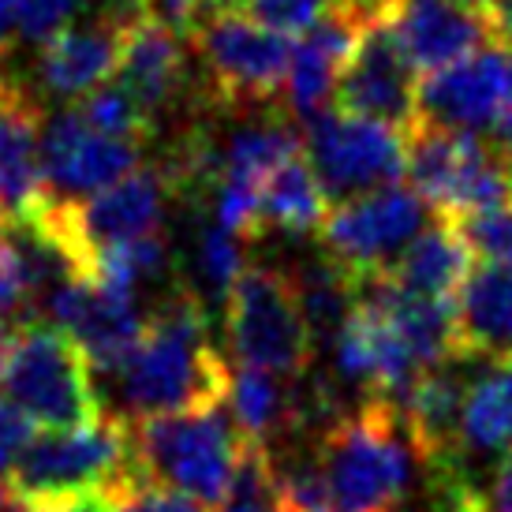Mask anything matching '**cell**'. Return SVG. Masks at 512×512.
<instances>
[{"label": "cell", "mask_w": 512, "mask_h": 512, "mask_svg": "<svg viewBox=\"0 0 512 512\" xmlns=\"http://www.w3.org/2000/svg\"><path fill=\"white\" fill-rule=\"evenodd\" d=\"M232 370L210 341V311L199 292L180 288L154 307L146 337L120 370L124 412L143 419L221 408Z\"/></svg>", "instance_id": "6da1fadb"}, {"label": "cell", "mask_w": 512, "mask_h": 512, "mask_svg": "<svg viewBox=\"0 0 512 512\" xmlns=\"http://www.w3.org/2000/svg\"><path fill=\"white\" fill-rule=\"evenodd\" d=\"M318 464L337 512H397L412 486L419 453L397 408L363 400L356 412L322 430Z\"/></svg>", "instance_id": "7a4b0ae2"}, {"label": "cell", "mask_w": 512, "mask_h": 512, "mask_svg": "<svg viewBox=\"0 0 512 512\" xmlns=\"http://www.w3.org/2000/svg\"><path fill=\"white\" fill-rule=\"evenodd\" d=\"M131 445L150 483L195 498L206 509L225 501L247 453V438L221 408L143 419L131 427Z\"/></svg>", "instance_id": "3957f363"}, {"label": "cell", "mask_w": 512, "mask_h": 512, "mask_svg": "<svg viewBox=\"0 0 512 512\" xmlns=\"http://www.w3.org/2000/svg\"><path fill=\"white\" fill-rule=\"evenodd\" d=\"M0 393L15 412L49 430H83L105 415L86 352L49 322L15 329L0 367Z\"/></svg>", "instance_id": "277c9868"}, {"label": "cell", "mask_w": 512, "mask_h": 512, "mask_svg": "<svg viewBox=\"0 0 512 512\" xmlns=\"http://www.w3.org/2000/svg\"><path fill=\"white\" fill-rule=\"evenodd\" d=\"M404 172L415 195L449 221L512 206V161L479 135L419 124L408 135Z\"/></svg>", "instance_id": "5b68a950"}, {"label": "cell", "mask_w": 512, "mask_h": 512, "mask_svg": "<svg viewBox=\"0 0 512 512\" xmlns=\"http://www.w3.org/2000/svg\"><path fill=\"white\" fill-rule=\"evenodd\" d=\"M135 468L131 427L124 419L101 415L83 430H53L34 438L15 460L12 490L27 505L75 498V494H109Z\"/></svg>", "instance_id": "8992f818"}, {"label": "cell", "mask_w": 512, "mask_h": 512, "mask_svg": "<svg viewBox=\"0 0 512 512\" xmlns=\"http://www.w3.org/2000/svg\"><path fill=\"white\" fill-rule=\"evenodd\" d=\"M228 348L240 367H258L303 378L314 359V341L303 307H299L296 277L281 266H247L232 296L225 299Z\"/></svg>", "instance_id": "52a82bcc"}, {"label": "cell", "mask_w": 512, "mask_h": 512, "mask_svg": "<svg viewBox=\"0 0 512 512\" xmlns=\"http://www.w3.org/2000/svg\"><path fill=\"white\" fill-rule=\"evenodd\" d=\"M434 217L438 214L408 184L382 187L374 195L329 210L326 225L318 232L322 255L344 266L356 281L385 277Z\"/></svg>", "instance_id": "ba28073f"}, {"label": "cell", "mask_w": 512, "mask_h": 512, "mask_svg": "<svg viewBox=\"0 0 512 512\" xmlns=\"http://www.w3.org/2000/svg\"><path fill=\"white\" fill-rule=\"evenodd\" d=\"M206 68V86L225 109H262L270 105L292 68V38L262 27L243 12L214 15L195 38Z\"/></svg>", "instance_id": "9c48e42d"}, {"label": "cell", "mask_w": 512, "mask_h": 512, "mask_svg": "<svg viewBox=\"0 0 512 512\" xmlns=\"http://www.w3.org/2000/svg\"><path fill=\"white\" fill-rule=\"evenodd\" d=\"M303 154L311 161L329 206L400 184V172L408 169V139L400 131L341 109L322 113L307 124Z\"/></svg>", "instance_id": "30bf717a"}, {"label": "cell", "mask_w": 512, "mask_h": 512, "mask_svg": "<svg viewBox=\"0 0 512 512\" xmlns=\"http://www.w3.org/2000/svg\"><path fill=\"white\" fill-rule=\"evenodd\" d=\"M512 120V49L501 42L419 83V124L490 139Z\"/></svg>", "instance_id": "8fae6325"}, {"label": "cell", "mask_w": 512, "mask_h": 512, "mask_svg": "<svg viewBox=\"0 0 512 512\" xmlns=\"http://www.w3.org/2000/svg\"><path fill=\"white\" fill-rule=\"evenodd\" d=\"M337 101L341 113L385 124L404 139L419 128V79L389 15L363 27L337 86Z\"/></svg>", "instance_id": "7c38bea8"}, {"label": "cell", "mask_w": 512, "mask_h": 512, "mask_svg": "<svg viewBox=\"0 0 512 512\" xmlns=\"http://www.w3.org/2000/svg\"><path fill=\"white\" fill-rule=\"evenodd\" d=\"M172 187L165 180L161 169H135L131 176H124L120 184L105 187L98 195L79 202H64L60 206V221L68 228V236L79 243L94 270H98V251L120 247V243L150 240L161 236L165 225V202H169Z\"/></svg>", "instance_id": "4fadbf2b"}, {"label": "cell", "mask_w": 512, "mask_h": 512, "mask_svg": "<svg viewBox=\"0 0 512 512\" xmlns=\"http://www.w3.org/2000/svg\"><path fill=\"white\" fill-rule=\"evenodd\" d=\"M139 165V146L109 139L86 124L83 116H57L42 139V184L49 195L79 202L120 184Z\"/></svg>", "instance_id": "5bb4252c"}, {"label": "cell", "mask_w": 512, "mask_h": 512, "mask_svg": "<svg viewBox=\"0 0 512 512\" xmlns=\"http://www.w3.org/2000/svg\"><path fill=\"white\" fill-rule=\"evenodd\" d=\"M143 23L135 0H116L98 23L60 30L53 42H45L38 57V75L49 94L60 98H86L98 90L101 79L120 68L128 30Z\"/></svg>", "instance_id": "9a60e30c"}, {"label": "cell", "mask_w": 512, "mask_h": 512, "mask_svg": "<svg viewBox=\"0 0 512 512\" xmlns=\"http://www.w3.org/2000/svg\"><path fill=\"white\" fill-rule=\"evenodd\" d=\"M389 19L415 72L427 75L494 42V23L486 4L471 0H397Z\"/></svg>", "instance_id": "2e32d148"}, {"label": "cell", "mask_w": 512, "mask_h": 512, "mask_svg": "<svg viewBox=\"0 0 512 512\" xmlns=\"http://www.w3.org/2000/svg\"><path fill=\"white\" fill-rule=\"evenodd\" d=\"M363 19L352 15L348 8H333V12L314 23L292 49V68H288V109L299 120H318L326 109L329 94L341 86V75L352 60L359 34H363Z\"/></svg>", "instance_id": "e0dca14e"}, {"label": "cell", "mask_w": 512, "mask_h": 512, "mask_svg": "<svg viewBox=\"0 0 512 512\" xmlns=\"http://www.w3.org/2000/svg\"><path fill=\"white\" fill-rule=\"evenodd\" d=\"M456 311V359H490L505 363L512 356V266L479 262L453 296Z\"/></svg>", "instance_id": "ac0fdd59"}, {"label": "cell", "mask_w": 512, "mask_h": 512, "mask_svg": "<svg viewBox=\"0 0 512 512\" xmlns=\"http://www.w3.org/2000/svg\"><path fill=\"white\" fill-rule=\"evenodd\" d=\"M471 382L453 370L449 363L438 370L419 374L412 393L397 404V415L408 438H412L419 460L430 471L449 464L456 453V438H460V415H464V400H468Z\"/></svg>", "instance_id": "d6986e66"}, {"label": "cell", "mask_w": 512, "mask_h": 512, "mask_svg": "<svg viewBox=\"0 0 512 512\" xmlns=\"http://www.w3.org/2000/svg\"><path fill=\"white\" fill-rule=\"evenodd\" d=\"M187 79V57L180 49V38L154 23H135L124 42V57L116 68V83L143 105L150 120L161 109H169Z\"/></svg>", "instance_id": "ffe728a7"}, {"label": "cell", "mask_w": 512, "mask_h": 512, "mask_svg": "<svg viewBox=\"0 0 512 512\" xmlns=\"http://www.w3.org/2000/svg\"><path fill=\"white\" fill-rule=\"evenodd\" d=\"M471 273V247L464 232L449 217H434L423 236L400 255V262L385 273L389 281L427 299H453Z\"/></svg>", "instance_id": "44dd1931"}, {"label": "cell", "mask_w": 512, "mask_h": 512, "mask_svg": "<svg viewBox=\"0 0 512 512\" xmlns=\"http://www.w3.org/2000/svg\"><path fill=\"white\" fill-rule=\"evenodd\" d=\"M228 408H232V419L247 438V445H262V449H270V441H277L288 430L303 427L299 389L270 370H236L232 385H228Z\"/></svg>", "instance_id": "7402d4cb"}, {"label": "cell", "mask_w": 512, "mask_h": 512, "mask_svg": "<svg viewBox=\"0 0 512 512\" xmlns=\"http://www.w3.org/2000/svg\"><path fill=\"white\" fill-rule=\"evenodd\" d=\"M329 210L333 206L303 154L285 161L262 187V228H273V232H285V236L322 232Z\"/></svg>", "instance_id": "603a6c76"}, {"label": "cell", "mask_w": 512, "mask_h": 512, "mask_svg": "<svg viewBox=\"0 0 512 512\" xmlns=\"http://www.w3.org/2000/svg\"><path fill=\"white\" fill-rule=\"evenodd\" d=\"M299 288V307L311 329L314 352L326 348L341 337V329L348 326V318L359 307V281L352 273L337 266L329 255L314 258L307 270L296 277Z\"/></svg>", "instance_id": "cb8c5ba5"}, {"label": "cell", "mask_w": 512, "mask_h": 512, "mask_svg": "<svg viewBox=\"0 0 512 512\" xmlns=\"http://www.w3.org/2000/svg\"><path fill=\"white\" fill-rule=\"evenodd\" d=\"M195 281H199V299H228L232 288L247 273V255H243V240L225 232L221 225L202 228L195 240Z\"/></svg>", "instance_id": "d4e9b609"}, {"label": "cell", "mask_w": 512, "mask_h": 512, "mask_svg": "<svg viewBox=\"0 0 512 512\" xmlns=\"http://www.w3.org/2000/svg\"><path fill=\"white\" fill-rule=\"evenodd\" d=\"M75 113L83 116L94 131H101V135L120 139V143H135V146H143V139L150 135V128H154L150 113H146L143 105L131 98L120 83L98 86L94 94H86L83 105H79Z\"/></svg>", "instance_id": "484cf974"}, {"label": "cell", "mask_w": 512, "mask_h": 512, "mask_svg": "<svg viewBox=\"0 0 512 512\" xmlns=\"http://www.w3.org/2000/svg\"><path fill=\"white\" fill-rule=\"evenodd\" d=\"M217 512H285L281 509V486H277V464H273L270 449L262 445H247L243 464L236 479L228 486L225 501Z\"/></svg>", "instance_id": "4316f807"}, {"label": "cell", "mask_w": 512, "mask_h": 512, "mask_svg": "<svg viewBox=\"0 0 512 512\" xmlns=\"http://www.w3.org/2000/svg\"><path fill=\"white\" fill-rule=\"evenodd\" d=\"M105 498L113 501V512H210L195 498H184V494H176L169 486L150 483L143 471H139V464Z\"/></svg>", "instance_id": "83f0119b"}, {"label": "cell", "mask_w": 512, "mask_h": 512, "mask_svg": "<svg viewBox=\"0 0 512 512\" xmlns=\"http://www.w3.org/2000/svg\"><path fill=\"white\" fill-rule=\"evenodd\" d=\"M333 8H341V0H240L243 15H251L277 34H307Z\"/></svg>", "instance_id": "f1b7e54d"}, {"label": "cell", "mask_w": 512, "mask_h": 512, "mask_svg": "<svg viewBox=\"0 0 512 512\" xmlns=\"http://www.w3.org/2000/svg\"><path fill=\"white\" fill-rule=\"evenodd\" d=\"M79 0H23V38L53 42L60 30H68Z\"/></svg>", "instance_id": "f546056e"}, {"label": "cell", "mask_w": 512, "mask_h": 512, "mask_svg": "<svg viewBox=\"0 0 512 512\" xmlns=\"http://www.w3.org/2000/svg\"><path fill=\"white\" fill-rule=\"evenodd\" d=\"M30 441H34L30 419L19 415L8 400L0 397V483L15 471V460L23 456V449H27Z\"/></svg>", "instance_id": "4dcf8cb0"}, {"label": "cell", "mask_w": 512, "mask_h": 512, "mask_svg": "<svg viewBox=\"0 0 512 512\" xmlns=\"http://www.w3.org/2000/svg\"><path fill=\"white\" fill-rule=\"evenodd\" d=\"M30 512H113V501L105 498V494H75V498L30 505Z\"/></svg>", "instance_id": "1f68e13d"}, {"label": "cell", "mask_w": 512, "mask_h": 512, "mask_svg": "<svg viewBox=\"0 0 512 512\" xmlns=\"http://www.w3.org/2000/svg\"><path fill=\"white\" fill-rule=\"evenodd\" d=\"M23 34V0H0V57Z\"/></svg>", "instance_id": "d6a6232c"}, {"label": "cell", "mask_w": 512, "mask_h": 512, "mask_svg": "<svg viewBox=\"0 0 512 512\" xmlns=\"http://www.w3.org/2000/svg\"><path fill=\"white\" fill-rule=\"evenodd\" d=\"M486 12H490V23H494V42L512 49V0H490Z\"/></svg>", "instance_id": "836d02e7"}, {"label": "cell", "mask_w": 512, "mask_h": 512, "mask_svg": "<svg viewBox=\"0 0 512 512\" xmlns=\"http://www.w3.org/2000/svg\"><path fill=\"white\" fill-rule=\"evenodd\" d=\"M0 512H30V505L15 494L12 486H0Z\"/></svg>", "instance_id": "e575fe53"}, {"label": "cell", "mask_w": 512, "mask_h": 512, "mask_svg": "<svg viewBox=\"0 0 512 512\" xmlns=\"http://www.w3.org/2000/svg\"><path fill=\"white\" fill-rule=\"evenodd\" d=\"M0 251H4V232H0Z\"/></svg>", "instance_id": "d590c367"}, {"label": "cell", "mask_w": 512, "mask_h": 512, "mask_svg": "<svg viewBox=\"0 0 512 512\" xmlns=\"http://www.w3.org/2000/svg\"><path fill=\"white\" fill-rule=\"evenodd\" d=\"M471 4H490V0H471Z\"/></svg>", "instance_id": "8d00e7d4"}]
</instances>
